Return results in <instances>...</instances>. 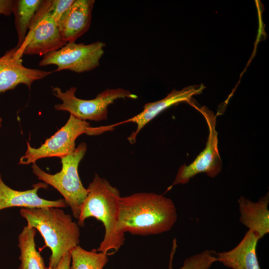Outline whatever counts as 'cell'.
I'll return each instance as SVG.
<instances>
[{
    "mask_svg": "<svg viewBox=\"0 0 269 269\" xmlns=\"http://www.w3.org/2000/svg\"><path fill=\"white\" fill-rule=\"evenodd\" d=\"M177 219L174 202L163 195L139 192L120 198L118 230L122 234H162L170 231Z\"/></svg>",
    "mask_w": 269,
    "mask_h": 269,
    "instance_id": "1",
    "label": "cell"
},
{
    "mask_svg": "<svg viewBox=\"0 0 269 269\" xmlns=\"http://www.w3.org/2000/svg\"><path fill=\"white\" fill-rule=\"evenodd\" d=\"M87 189L88 193L81 206L77 224L83 227L85 220L89 217L101 221L105 228V235L97 250L108 256L114 254L125 241V235L118 230L120 191L97 174Z\"/></svg>",
    "mask_w": 269,
    "mask_h": 269,
    "instance_id": "2",
    "label": "cell"
},
{
    "mask_svg": "<svg viewBox=\"0 0 269 269\" xmlns=\"http://www.w3.org/2000/svg\"><path fill=\"white\" fill-rule=\"evenodd\" d=\"M20 213L28 226L39 232L46 246L51 250L49 269H54L66 253L79 245V226L62 210L55 207L22 208Z\"/></svg>",
    "mask_w": 269,
    "mask_h": 269,
    "instance_id": "3",
    "label": "cell"
},
{
    "mask_svg": "<svg viewBox=\"0 0 269 269\" xmlns=\"http://www.w3.org/2000/svg\"><path fill=\"white\" fill-rule=\"evenodd\" d=\"M86 151V143H80L72 153L60 158L61 170L54 174L46 173L35 163L31 166L33 173L38 179L53 187L63 196L70 206L73 216L77 219L81 206L88 193L87 189L81 181L78 173L79 164Z\"/></svg>",
    "mask_w": 269,
    "mask_h": 269,
    "instance_id": "4",
    "label": "cell"
},
{
    "mask_svg": "<svg viewBox=\"0 0 269 269\" xmlns=\"http://www.w3.org/2000/svg\"><path fill=\"white\" fill-rule=\"evenodd\" d=\"M114 127L115 125L92 127L86 121L70 115L66 123L39 147H32L27 142L26 152L20 158L19 164L34 163L39 159L49 157L61 158L75 150V140L80 135H98L113 130Z\"/></svg>",
    "mask_w": 269,
    "mask_h": 269,
    "instance_id": "5",
    "label": "cell"
},
{
    "mask_svg": "<svg viewBox=\"0 0 269 269\" xmlns=\"http://www.w3.org/2000/svg\"><path fill=\"white\" fill-rule=\"evenodd\" d=\"M77 88L71 87L65 92L59 87L52 89V94L60 99L62 104H56L58 111L68 112L70 115L81 119L95 122L106 120L110 105L118 99H136L137 96L123 88L107 89L91 100H83L75 96Z\"/></svg>",
    "mask_w": 269,
    "mask_h": 269,
    "instance_id": "6",
    "label": "cell"
},
{
    "mask_svg": "<svg viewBox=\"0 0 269 269\" xmlns=\"http://www.w3.org/2000/svg\"><path fill=\"white\" fill-rule=\"evenodd\" d=\"M49 0H42L34 15L23 43L17 47L16 53L45 55L58 50L67 42L61 36L56 22L48 13Z\"/></svg>",
    "mask_w": 269,
    "mask_h": 269,
    "instance_id": "7",
    "label": "cell"
},
{
    "mask_svg": "<svg viewBox=\"0 0 269 269\" xmlns=\"http://www.w3.org/2000/svg\"><path fill=\"white\" fill-rule=\"evenodd\" d=\"M189 104L198 110L206 121L209 130L207 141L205 148L192 163L180 166L174 181L166 192L174 185L187 183L191 178L199 173L205 172L209 177L215 178L222 169L223 163L218 147L216 118L214 113L205 106L199 108L191 102Z\"/></svg>",
    "mask_w": 269,
    "mask_h": 269,
    "instance_id": "8",
    "label": "cell"
},
{
    "mask_svg": "<svg viewBox=\"0 0 269 269\" xmlns=\"http://www.w3.org/2000/svg\"><path fill=\"white\" fill-rule=\"evenodd\" d=\"M106 44L96 41L89 44L68 42L60 49L43 56L40 66L55 65V71L64 70L76 73L92 70L100 65Z\"/></svg>",
    "mask_w": 269,
    "mask_h": 269,
    "instance_id": "9",
    "label": "cell"
},
{
    "mask_svg": "<svg viewBox=\"0 0 269 269\" xmlns=\"http://www.w3.org/2000/svg\"><path fill=\"white\" fill-rule=\"evenodd\" d=\"M16 47L8 50L0 57V94L14 89L18 85L31 84L51 74V72L25 67L22 57L16 53Z\"/></svg>",
    "mask_w": 269,
    "mask_h": 269,
    "instance_id": "10",
    "label": "cell"
},
{
    "mask_svg": "<svg viewBox=\"0 0 269 269\" xmlns=\"http://www.w3.org/2000/svg\"><path fill=\"white\" fill-rule=\"evenodd\" d=\"M205 88V87L202 84L186 87L181 90L173 89L164 98L157 101L146 103L140 113L118 124L120 125L129 122L136 124V130L128 138L131 143L135 142L136 137L140 130L161 112L179 103H189L193 96L201 94Z\"/></svg>",
    "mask_w": 269,
    "mask_h": 269,
    "instance_id": "11",
    "label": "cell"
},
{
    "mask_svg": "<svg viewBox=\"0 0 269 269\" xmlns=\"http://www.w3.org/2000/svg\"><path fill=\"white\" fill-rule=\"evenodd\" d=\"M33 187L32 189L25 191L12 189L4 183L0 173V210L13 207L40 208H65L68 206L64 199L48 200L38 195L39 189L47 188V184L39 182L33 185Z\"/></svg>",
    "mask_w": 269,
    "mask_h": 269,
    "instance_id": "12",
    "label": "cell"
},
{
    "mask_svg": "<svg viewBox=\"0 0 269 269\" xmlns=\"http://www.w3.org/2000/svg\"><path fill=\"white\" fill-rule=\"evenodd\" d=\"M94 3V0H75L57 22L61 36L67 43L75 42L88 31Z\"/></svg>",
    "mask_w": 269,
    "mask_h": 269,
    "instance_id": "13",
    "label": "cell"
},
{
    "mask_svg": "<svg viewBox=\"0 0 269 269\" xmlns=\"http://www.w3.org/2000/svg\"><path fill=\"white\" fill-rule=\"evenodd\" d=\"M259 240L255 233L248 230L234 248L216 253L217 262L232 269H261L257 254Z\"/></svg>",
    "mask_w": 269,
    "mask_h": 269,
    "instance_id": "14",
    "label": "cell"
},
{
    "mask_svg": "<svg viewBox=\"0 0 269 269\" xmlns=\"http://www.w3.org/2000/svg\"><path fill=\"white\" fill-rule=\"evenodd\" d=\"M240 222L253 232L260 240L269 232V193L254 202L241 196L238 200Z\"/></svg>",
    "mask_w": 269,
    "mask_h": 269,
    "instance_id": "15",
    "label": "cell"
},
{
    "mask_svg": "<svg viewBox=\"0 0 269 269\" xmlns=\"http://www.w3.org/2000/svg\"><path fill=\"white\" fill-rule=\"evenodd\" d=\"M36 233L35 228L27 225L18 236V246L20 251L21 261L18 269H49L45 266L42 257L36 249Z\"/></svg>",
    "mask_w": 269,
    "mask_h": 269,
    "instance_id": "16",
    "label": "cell"
},
{
    "mask_svg": "<svg viewBox=\"0 0 269 269\" xmlns=\"http://www.w3.org/2000/svg\"><path fill=\"white\" fill-rule=\"evenodd\" d=\"M42 2L41 0H14L12 13L15 16V26L18 36L17 47L23 43L30 22Z\"/></svg>",
    "mask_w": 269,
    "mask_h": 269,
    "instance_id": "17",
    "label": "cell"
},
{
    "mask_svg": "<svg viewBox=\"0 0 269 269\" xmlns=\"http://www.w3.org/2000/svg\"><path fill=\"white\" fill-rule=\"evenodd\" d=\"M69 253L70 269H103L108 262V255L95 249L89 251L78 245Z\"/></svg>",
    "mask_w": 269,
    "mask_h": 269,
    "instance_id": "18",
    "label": "cell"
},
{
    "mask_svg": "<svg viewBox=\"0 0 269 269\" xmlns=\"http://www.w3.org/2000/svg\"><path fill=\"white\" fill-rule=\"evenodd\" d=\"M176 240H173L168 269L173 268V260L177 248ZM216 252L213 250H205L186 258L182 267L179 269H209L214 263L217 262Z\"/></svg>",
    "mask_w": 269,
    "mask_h": 269,
    "instance_id": "19",
    "label": "cell"
},
{
    "mask_svg": "<svg viewBox=\"0 0 269 269\" xmlns=\"http://www.w3.org/2000/svg\"><path fill=\"white\" fill-rule=\"evenodd\" d=\"M75 0H49L48 13L56 22L72 5Z\"/></svg>",
    "mask_w": 269,
    "mask_h": 269,
    "instance_id": "20",
    "label": "cell"
},
{
    "mask_svg": "<svg viewBox=\"0 0 269 269\" xmlns=\"http://www.w3.org/2000/svg\"><path fill=\"white\" fill-rule=\"evenodd\" d=\"M14 0H0V14L9 16L13 12Z\"/></svg>",
    "mask_w": 269,
    "mask_h": 269,
    "instance_id": "21",
    "label": "cell"
},
{
    "mask_svg": "<svg viewBox=\"0 0 269 269\" xmlns=\"http://www.w3.org/2000/svg\"><path fill=\"white\" fill-rule=\"evenodd\" d=\"M71 262V255L68 252L61 258L57 266L54 269H70Z\"/></svg>",
    "mask_w": 269,
    "mask_h": 269,
    "instance_id": "22",
    "label": "cell"
},
{
    "mask_svg": "<svg viewBox=\"0 0 269 269\" xmlns=\"http://www.w3.org/2000/svg\"><path fill=\"white\" fill-rule=\"evenodd\" d=\"M1 122H2V119L0 117V127L1 126Z\"/></svg>",
    "mask_w": 269,
    "mask_h": 269,
    "instance_id": "23",
    "label": "cell"
}]
</instances>
